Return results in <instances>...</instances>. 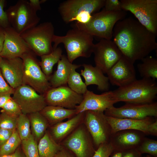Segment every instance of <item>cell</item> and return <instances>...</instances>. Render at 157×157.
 Returning a JSON list of instances; mask_svg holds the SVG:
<instances>
[{"mask_svg": "<svg viewBox=\"0 0 157 157\" xmlns=\"http://www.w3.org/2000/svg\"><path fill=\"white\" fill-rule=\"evenodd\" d=\"M156 36L137 19L129 17L116 23L112 38L122 56L134 64L157 49Z\"/></svg>", "mask_w": 157, "mask_h": 157, "instance_id": "1", "label": "cell"}, {"mask_svg": "<svg viewBox=\"0 0 157 157\" xmlns=\"http://www.w3.org/2000/svg\"><path fill=\"white\" fill-rule=\"evenodd\" d=\"M64 36L54 35L53 39V49L60 43L63 44L67 58L72 63L80 57L88 58L93 53V37L84 31L72 25Z\"/></svg>", "mask_w": 157, "mask_h": 157, "instance_id": "2", "label": "cell"}, {"mask_svg": "<svg viewBox=\"0 0 157 157\" xmlns=\"http://www.w3.org/2000/svg\"><path fill=\"white\" fill-rule=\"evenodd\" d=\"M155 80L142 78L113 91L116 103L147 104L153 102L157 94Z\"/></svg>", "mask_w": 157, "mask_h": 157, "instance_id": "3", "label": "cell"}, {"mask_svg": "<svg viewBox=\"0 0 157 157\" xmlns=\"http://www.w3.org/2000/svg\"><path fill=\"white\" fill-rule=\"evenodd\" d=\"M105 0H67L61 3L58 10L66 24L73 22L85 24L92 15L104 7Z\"/></svg>", "mask_w": 157, "mask_h": 157, "instance_id": "4", "label": "cell"}, {"mask_svg": "<svg viewBox=\"0 0 157 157\" xmlns=\"http://www.w3.org/2000/svg\"><path fill=\"white\" fill-rule=\"evenodd\" d=\"M126 11H110L104 8L100 11L93 14L86 23H75L73 25L93 36L101 39L111 40L113 29L116 23L125 17Z\"/></svg>", "mask_w": 157, "mask_h": 157, "instance_id": "5", "label": "cell"}, {"mask_svg": "<svg viewBox=\"0 0 157 157\" xmlns=\"http://www.w3.org/2000/svg\"><path fill=\"white\" fill-rule=\"evenodd\" d=\"M54 30L52 23L46 22L37 25L20 35L35 54L41 56L53 51L52 43Z\"/></svg>", "mask_w": 157, "mask_h": 157, "instance_id": "6", "label": "cell"}, {"mask_svg": "<svg viewBox=\"0 0 157 157\" xmlns=\"http://www.w3.org/2000/svg\"><path fill=\"white\" fill-rule=\"evenodd\" d=\"M120 1L122 10L131 12L141 24L157 35V0H121Z\"/></svg>", "mask_w": 157, "mask_h": 157, "instance_id": "7", "label": "cell"}, {"mask_svg": "<svg viewBox=\"0 0 157 157\" xmlns=\"http://www.w3.org/2000/svg\"><path fill=\"white\" fill-rule=\"evenodd\" d=\"M6 12L11 26L20 35L38 25L40 20L27 0L18 1Z\"/></svg>", "mask_w": 157, "mask_h": 157, "instance_id": "8", "label": "cell"}, {"mask_svg": "<svg viewBox=\"0 0 157 157\" xmlns=\"http://www.w3.org/2000/svg\"><path fill=\"white\" fill-rule=\"evenodd\" d=\"M34 54L31 51L21 58L24 65L23 84L29 85L40 94H44L52 87Z\"/></svg>", "mask_w": 157, "mask_h": 157, "instance_id": "9", "label": "cell"}, {"mask_svg": "<svg viewBox=\"0 0 157 157\" xmlns=\"http://www.w3.org/2000/svg\"><path fill=\"white\" fill-rule=\"evenodd\" d=\"M60 144L76 157H92L96 150L91 136L83 122Z\"/></svg>", "mask_w": 157, "mask_h": 157, "instance_id": "10", "label": "cell"}, {"mask_svg": "<svg viewBox=\"0 0 157 157\" xmlns=\"http://www.w3.org/2000/svg\"><path fill=\"white\" fill-rule=\"evenodd\" d=\"M83 123L91 136L96 149L100 144L109 142L111 129L104 112L85 111Z\"/></svg>", "mask_w": 157, "mask_h": 157, "instance_id": "11", "label": "cell"}, {"mask_svg": "<svg viewBox=\"0 0 157 157\" xmlns=\"http://www.w3.org/2000/svg\"><path fill=\"white\" fill-rule=\"evenodd\" d=\"M105 115L117 118L142 119L149 117H157V102L147 104L126 103L116 108L114 106L107 109Z\"/></svg>", "mask_w": 157, "mask_h": 157, "instance_id": "12", "label": "cell"}, {"mask_svg": "<svg viewBox=\"0 0 157 157\" xmlns=\"http://www.w3.org/2000/svg\"><path fill=\"white\" fill-rule=\"evenodd\" d=\"M13 99L25 115L40 112L47 105L44 94L38 93L31 87L22 85L15 89Z\"/></svg>", "mask_w": 157, "mask_h": 157, "instance_id": "13", "label": "cell"}, {"mask_svg": "<svg viewBox=\"0 0 157 157\" xmlns=\"http://www.w3.org/2000/svg\"><path fill=\"white\" fill-rule=\"evenodd\" d=\"M93 53L95 66L104 74H106L122 56L113 41L104 39L94 44Z\"/></svg>", "mask_w": 157, "mask_h": 157, "instance_id": "14", "label": "cell"}, {"mask_svg": "<svg viewBox=\"0 0 157 157\" xmlns=\"http://www.w3.org/2000/svg\"><path fill=\"white\" fill-rule=\"evenodd\" d=\"M47 105L59 106L69 109H74L83 99L67 85L51 88L44 94Z\"/></svg>", "mask_w": 157, "mask_h": 157, "instance_id": "15", "label": "cell"}, {"mask_svg": "<svg viewBox=\"0 0 157 157\" xmlns=\"http://www.w3.org/2000/svg\"><path fill=\"white\" fill-rule=\"evenodd\" d=\"M83 96L82 101L75 108L77 114L88 110L104 112L116 103L113 91L105 92L98 94L88 90Z\"/></svg>", "mask_w": 157, "mask_h": 157, "instance_id": "16", "label": "cell"}, {"mask_svg": "<svg viewBox=\"0 0 157 157\" xmlns=\"http://www.w3.org/2000/svg\"><path fill=\"white\" fill-rule=\"evenodd\" d=\"M133 64L122 56L106 73L109 82L114 85L121 87L135 80Z\"/></svg>", "mask_w": 157, "mask_h": 157, "instance_id": "17", "label": "cell"}, {"mask_svg": "<svg viewBox=\"0 0 157 157\" xmlns=\"http://www.w3.org/2000/svg\"><path fill=\"white\" fill-rule=\"evenodd\" d=\"M5 40L0 56L3 58H21L24 54L32 51L20 34L10 26L4 28Z\"/></svg>", "mask_w": 157, "mask_h": 157, "instance_id": "18", "label": "cell"}, {"mask_svg": "<svg viewBox=\"0 0 157 157\" xmlns=\"http://www.w3.org/2000/svg\"><path fill=\"white\" fill-rule=\"evenodd\" d=\"M145 134L140 131L125 130L111 134L109 142L114 151L124 152L135 149L145 137Z\"/></svg>", "mask_w": 157, "mask_h": 157, "instance_id": "19", "label": "cell"}, {"mask_svg": "<svg viewBox=\"0 0 157 157\" xmlns=\"http://www.w3.org/2000/svg\"><path fill=\"white\" fill-rule=\"evenodd\" d=\"M0 69L4 79L13 88L23 84L24 65L21 58H3Z\"/></svg>", "mask_w": 157, "mask_h": 157, "instance_id": "20", "label": "cell"}, {"mask_svg": "<svg viewBox=\"0 0 157 157\" xmlns=\"http://www.w3.org/2000/svg\"><path fill=\"white\" fill-rule=\"evenodd\" d=\"M106 118L111 127L112 134L122 130H134L149 135V126L155 120L151 117L142 119L117 118L106 115Z\"/></svg>", "mask_w": 157, "mask_h": 157, "instance_id": "21", "label": "cell"}, {"mask_svg": "<svg viewBox=\"0 0 157 157\" xmlns=\"http://www.w3.org/2000/svg\"><path fill=\"white\" fill-rule=\"evenodd\" d=\"M84 115L85 112L79 113L66 121L52 126L49 132L53 138L60 144L83 122Z\"/></svg>", "mask_w": 157, "mask_h": 157, "instance_id": "22", "label": "cell"}, {"mask_svg": "<svg viewBox=\"0 0 157 157\" xmlns=\"http://www.w3.org/2000/svg\"><path fill=\"white\" fill-rule=\"evenodd\" d=\"M82 66L84 69L81 70L80 74L83 77L84 83L87 86L95 85L100 91H108L110 88L108 79L100 69L90 64H83Z\"/></svg>", "mask_w": 157, "mask_h": 157, "instance_id": "23", "label": "cell"}, {"mask_svg": "<svg viewBox=\"0 0 157 157\" xmlns=\"http://www.w3.org/2000/svg\"><path fill=\"white\" fill-rule=\"evenodd\" d=\"M82 65L70 62L66 56L63 55L57 63V69L48 78L52 88H55L67 84V81L72 70L78 69Z\"/></svg>", "mask_w": 157, "mask_h": 157, "instance_id": "24", "label": "cell"}, {"mask_svg": "<svg viewBox=\"0 0 157 157\" xmlns=\"http://www.w3.org/2000/svg\"><path fill=\"white\" fill-rule=\"evenodd\" d=\"M40 112L47 119L49 125L52 126L77 114L75 109L49 105H47Z\"/></svg>", "mask_w": 157, "mask_h": 157, "instance_id": "25", "label": "cell"}, {"mask_svg": "<svg viewBox=\"0 0 157 157\" xmlns=\"http://www.w3.org/2000/svg\"><path fill=\"white\" fill-rule=\"evenodd\" d=\"M38 147L39 157H53L62 146L54 140L47 130L39 141Z\"/></svg>", "mask_w": 157, "mask_h": 157, "instance_id": "26", "label": "cell"}, {"mask_svg": "<svg viewBox=\"0 0 157 157\" xmlns=\"http://www.w3.org/2000/svg\"><path fill=\"white\" fill-rule=\"evenodd\" d=\"M32 134L38 141L43 136L49 125L47 119L40 112L28 115Z\"/></svg>", "mask_w": 157, "mask_h": 157, "instance_id": "27", "label": "cell"}, {"mask_svg": "<svg viewBox=\"0 0 157 157\" xmlns=\"http://www.w3.org/2000/svg\"><path fill=\"white\" fill-rule=\"evenodd\" d=\"M62 53L61 48L58 47L53 49L50 53L40 56L41 60L40 62V67L48 78L52 72L53 66L61 59L63 55Z\"/></svg>", "mask_w": 157, "mask_h": 157, "instance_id": "28", "label": "cell"}, {"mask_svg": "<svg viewBox=\"0 0 157 157\" xmlns=\"http://www.w3.org/2000/svg\"><path fill=\"white\" fill-rule=\"evenodd\" d=\"M142 63L137 65L138 72L142 78H157V60L151 56H147L141 60Z\"/></svg>", "mask_w": 157, "mask_h": 157, "instance_id": "29", "label": "cell"}, {"mask_svg": "<svg viewBox=\"0 0 157 157\" xmlns=\"http://www.w3.org/2000/svg\"><path fill=\"white\" fill-rule=\"evenodd\" d=\"M76 68H73L69 76L67 82L68 86L76 93L81 95L84 94L88 90L80 73L76 71Z\"/></svg>", "mask_w": 157, "mask_h": 157, "instance_id": "30", "label": "cell"}, {"mask_svg": "<svg viewBox=\"0 0 157 157\" xmlns=\"http://www.w3.org/2000/svg\"><path fill=\"white\" fill-rule=\"evenodd\" d=\"M21 141L17 130H14L9 138L0 147V156L13 153L21 144Z\"/></svg>", "mask_w": 157, "mask_h": 157, "instance_id": "31", "label": "cell"}, {"mask_svg": "<svg viewBox=\"0 0 157 157\" xmlns=\"http://www.w3.org/2000/svg\"><path fill=\"white\" fill-rule=\"evenodd\" d=\"M30 122L27 115L21 114L17 117L16 130L22 140L28 138L31 134Z\"/></svg>", "mask_w": 157, "mask_h": 157, "instance_id": "32", "label": "cell"}, {"mask_svg": "<svg viewBox=\"0 0 157 157\" xmlns=\"http://www.w3.org/2000/svg\"><path fill=\"white\" fill-rule=\"evenodd\" d=\"M21 144L26 157H39L37 142L32 134L27 139L22 140Z\"/></svg>", "mask_w": 157, "mask_h": 157, "instance_id": "33", "label": "cell"}, {"mask_svg": "<svg viewBox=\"0 0 157 157\" xmlns=\"http://www.w3.org/2000/svg\"><path fill=\"white\" fill-rule=\"evenodd\" d=\"M142 155L147 154L153 157H157V141L145 137L136 149Z\"/></svg>", "mask_w": 157, "mask_h": 157, "instance_id": "34", "label": "cell"}, {"mask_svg": "<svg viewBox=\"0 0 157 157\" xmlns=\"http://www.w3.org/2000/svg\"><path fill=\"white\" fill-rule=\"evenodd\" d=\"M17 117L1 112L0 114V128L11 130L16 129Z\"/></svg>", "mask_w": 157, "mask_h": 157, "instance_id": "35", "label": "cell"}, {"mask_svg": "<svg viewBox=\"0 0 157 157\" xmlns=\"http://www.w3.org/2000/svg\"><path fill=\"white\" fill-rule=\"evenodd\" d=\"M1 112H3L10 115L18 117L22 113L18 104L13 99H9L2 108Z\"/></svg>", "mask_w": 157, "mask_h": 157, "instance_id": "36", "label": "cell"}, {"mask_svg": "<svg viewBox=\"0 0 157 157\" xmlns=\"http://www.w3.org/2000/svg\"><path fill=\"white\" fill-rule=\"evenodd\" d=\"M114 151L108 142L100 144L96 149L92 157H109Z\"/></svg>", "mask_w": 157, "mask_h": 157, "instance_id": "37", "label": "cell"}, {"mask_svg": "<svg viewBox=\"0 0 157 157\" xmlns=\"http://www.w3.org/2000/svg\"><path fill=\"white\" fill-rule=\"evenodd\" d=\"M6 2L5 0H0V26L4 28L11 26L7 13L4 10Z\"/></svg>", "mask_w": 157, "mask_h": 157, "instance_id": "38", "label": "cell"}, {"mask_svg": "<svg viewBox=\"0 0 157 157\" xmlns=\"http://www.w3.org/2000/svg\"><path fill=\"white\" fill-rule=\"evenodd\" d=\"M104 8L110 11H118L122 10L121 3L118 0H105Z\"/></svg>", "mask_w": 157, "mask_h": 157, "instance_id": "39", "label": "cell"}, {"mask_svg": "<svg viewBox=\"0 0 157 157\" xmlns=\"http://www.w3.org/2000/svg\"><path fill=\"white\" fill-rule=\"evenodd\" d=\"M14 90L6 82L0 69V95L8 93L13 94Z\"/></svg>", "mask_w": 157, "mask_h": 157, "instance_id": "40", "label": "cell"}, {"mask_svg": "<svg viewBox=\"0 0 157 157\" xmlns=\"http://www.w3.org/2000/svg\"><path fill=\"white\" fill-rule=\"evenodd\" d=\"M14 130L0 128V147L9 138Z\"/></svg>", "mask_w": 157, "mask_h": 157, "instance_id": "41", "label": "cell"}, {"mask_svg": "<svg viewBox=\"0 0 157 157\" xmlns=\"http://www.w3.org/2000/svg\"><path fill=\"white\" fill-rule=\"evenodd\" d=\"M62 146V145H61ZM53 157H76L69 150L62 146Z\"/></svg>", "mask_w": 157, "mask_h": 157, "instance_id": "42", "label": "cell"}, {"mask_svg": "<svg viewBox=\"0 0 157 157\" xmlns=\"http://www.w3.org/2000/svg\"><path fill=\"white\" fill-rule=\"evenodd\" d=\"M122 157H142V155L135 149L123 152Z\"/></svg>", "mask_w": 157, "mask_h": 157, "instance_id": "43", "label": "cell"}, {"mask_svg": "<svg viewBox=\"0 0 157 157\" xmlns=\"http://www.w3.org/2000/svg\"><path fill=\"white\" fill-rule=\"evenodd\" d=\"M46 0H29V3L33 8L36 12L40 10L41 8L40 4L46 2Z\"/></svg>", "mask_w": 157, "mask_h": 157, "instance_id": "44", "label": "cell"}, {"mask_svg": "<svg viewBox=\"0 0 157 157\" xmlns=\"http://www.w3.org/2000/svg\"><path fill=\"white\" fill-rule=\"evenodd\" d=\"M149 135L157 136V119L149 124L148 128Z\"/></svg>", "mask_w": 157, "mask_h": 157, "instance_id": "45", "label": "cell"}, {"mask_svg": "<svg viewBox=\"0 0 157 157\" xmlns=\"http://www.w3.org/2000/svg\"><path fill=\"white\" fill-rule=\"evenodd\" d=\"M11 95L8 93L0 95V108H2L7 102L12 98Z\"/></svg>", "mask_w": 157, "mask_h": 157, "instance_id": "46", "label": "cell"}, {"mask_svg": "<svg viewBox=\"0 0 157 157\" xmlns=\"http://www.w3.org/2000/svg\"><path fill=\"white\" fill-rule=\"evenodd\" d=\"M4 28L0 26V53L2 51L5 40Z\"/></svg>", "mask_w": 157, "mask_h": 157, "instance_id": "47", "label": "cell"}, {"mask_svg": "<svg viewBox=\"0 0 157 157\" xmlns=\"http://www.w3.org/2000/svg\"><path fill=\"white\" fill-rule=\"evenodd\" d=\"M0 157H26L23 152L17 148L13 154L8 155L0 156Z\"/></svg>", "mask_w": 157, "mask_h": 157, "instance_id": "48", "label": "cell"}, {"mask_svg": "<svg viewBox=\"0 0 157 157\" xmlns=\"http://www.w3.org/2000/svg\"><path fill=\"white\" fill-rule=\"evenodd\" d=\"M122 152L113 151L110 156V157H122Z\"/></svg>", "mask_w": 157, "mask_h": 157, "instance_id": "49", "label": "cell"}, {"mask_svg": "<svg viewBox=\"0 0 157 157\" xmlns=\"http://www.w3.org/2000/svg\"><path fill=\"white\" fill-rule=\"evenodd\" d=\"M142 157H153L152 156L150 155L147 154L146 156Z\"/></svg>", "mask_w": 157, "mask_h": 157, "instance_id": "50", "label": "cell"}, {"mask_svg": "<svg viewBox=\"0 0 157 157\" xmlns=\"http://www.w3.org/2000/svg\"><path fill=\"white\" fill-rule=\"evenodd\" d=\"M2 59H3V58L0 56V64L1 63Z\"/></svg>", "mask_w": 157, "mask_h": 157, "instance_id": "51", "label": "cell"}]
</instances>
